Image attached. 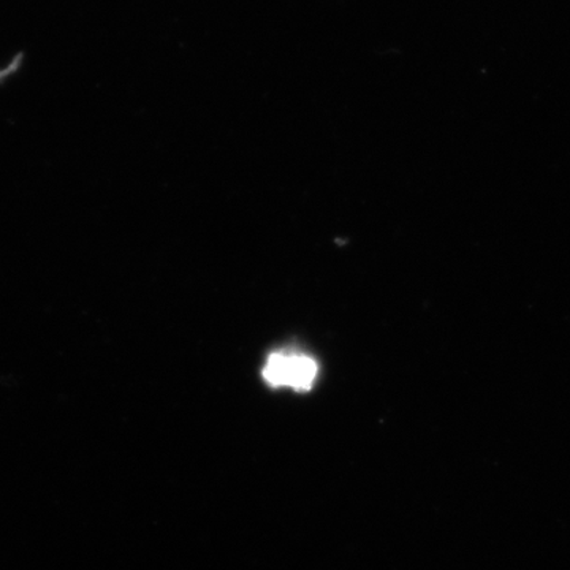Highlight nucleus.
Here are the masks:
<instances>
[{"mask_svg": "<svg viewBox=\"0 0 570 570\" xmlns=\"http://www.w3.org/2000/svg\"><path fill=\"white\" fill-rule=\"evenodd\" d=\"M318 374L316 360L296 352L279 351L266 360L264 379L272 387H291L296 392L313 389Z\"/></svg>", "mask_w": 570, "mask_h": 570, "instance_id": "1", "label": "nucleus"}]
</instances>
